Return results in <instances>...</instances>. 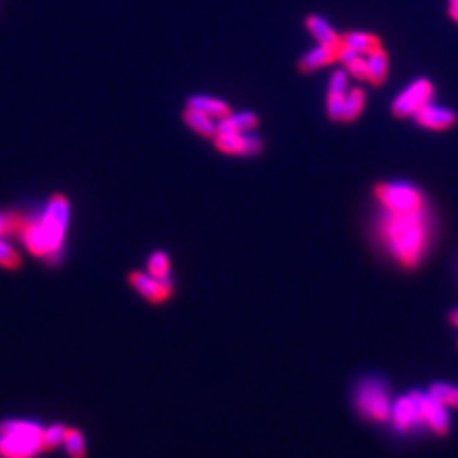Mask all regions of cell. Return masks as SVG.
I'll use <instances>...</instances> for the list:
<instances>
[{
    "label": "cell",
    "instance_id": "7c38bea8",
    "mask_svg": "<svg viewBox=\"0 0 458 458\" xmlns=\"http://www.w3.org/2000/svg\"><path fill=\"white\" fill-rule=\"evenodd\" d=\"M339 49H341V41L334 44H321L307 53H304L303 58L299 60V70L303 74H312V71L319 70V68L331 65L333 61H338L339 58Z\"/></svg>",
    "mask_w": 458,
    "mask_h": 458
},
{
    "label": "cell",
    "instance_id": "ffe728a7",
    "mask_svg": "<svg viewBox=\"0 0 458 458\" xmlns=\"http://www.w3.org/2000/svg\"><path fill=\"white\" fill-rule=\"evenodd\" d=\"M341 43L348 46L353 51L362 53V55H366V53H370L372 49H375L377 46H382L380 40L375 34L364 33V31H351V33L343 34Z\"/></svg>",
    "mask_w": 458,
    "mask_h": 458
},
{
    "label": "cell",
    "instance_id": "5b68a950",
    "mask_svg": "<svg viewBox=\"0 0 458 458\" xmlns=\"http://www.w3.org/2000/svg\"><path fill=\"white\" fill-rule=\"evenodd\" d=\"M355 404L358 411L366 418H372L375 421H385L391 418V400H389V391L379 379H365L360 382L355 394Z\"/></svg>",
    "mask_w": 458,
    "mask_h": 458
},
{
    "label": "cell",
    "instance_id": "44dd1931",
    "mask_svg": "<svg viewBox=\"0 0 458 458\" xmlns=\"http://www.w3.org/2000/svg\"><path fill=\"white\" fill-rule=\"evenodd\" d=\"M146 272L153 277L165 282H173V273H171L170 257L163 250H156L148 257Z\"/></svg>",
    "mask_w": 458,
    "mask_h": 458
},
{
    "label": "cell",
    "instance_id": "6da1fadb",
    "mask_svg": "<svg viewBox=\"0 0 458 458\" xmlns=\"http://www.w3.org/2000/svg\"><path fill=\"white\" fill-rule=\"evenodd\" d=\"M70 223V202L65 196H53L40 214L21 216L17 235L33 257L56 263L61 258Z\"/></svg>",
    "mask_w": 458,
    "mask_h": 458
},
{
    "label": "cell",
    "instance_id": "7a4b0ae2",
    "mask_svg": "<svg viewBox=\"0 0 458 458\" xmlns=\"http://www.w3.org/2000/svg\"><path fill=\"white\" fill-rule=\"evenodd\" d=\"M430 219L426 207L416 212H387L380 223V235L389 251L404 266L419 262L430 243Z\"/></svg>",
    "mask_w": 458,
    "mask_h": 458
},
{
    "label": "cell",
    "instance_id": "2e32d148",
    "mask_svg": "<svg viewBox=\"0 0 458 458\" xmlns=\"http://www.w3.org/2000/svg\"><path fill=\"white\" fill-rule=\"evenodd\" d=\"M258 126V117L255 112L244 110L238 114H228L217 121V133H250Z\"/></svg>",
    "mask_w": 458,
    "mask_h": 458
},
{
    "label": "cell",
    "instance_id": "484cf974",
    "mask_svg": "<svg viewBox=\"0 0 458 458\" xmlns=\"http://www.w3.org/2000/svg\"><path fill=\"white\" fill-rule=\"evenodd\" d=\"M67 427L68 426L60 425V423L44 427L43 441H44L46 452H55L58 446L63 445V438H65V433H67Z\"/></svg>",
    "mask_w": 458,
    "mask_h": 458
},
{
    "label": "cell",
    "instance_id": "8fae6325",
    "mask_svg": "<svg viewBox=\"0 0 458 458\" xmlns=\"http://www.w3.org/2000/svg\"><path fill=\"white\" fill-rule=\"evenodd\" d=\"M414 121L421 128L431 129V131H446L452 126H455L457 114L448 107H441L430 102L414 114Z\"/></svg>",
    "mask_w": 458,
    "mask_h": 458
},
{
    "label": "cell",
    "instance_id": "d6986e66",
    "mask_svg": "<svg viewBox=\"0 0 458 458\" xmlns=\"http://www.w3.org/2000/svg\"><path fill=\"white\" fill-rule=\"evenodd\" d=\"M339 63H343L345 70L348 71L351 76L358 80H366V56L362 53L353 51L348 46L341 43V49H339Z\"/></svg>",
    "mask_w": 458,
    "mask_h": 458
},
{
    "label": "cell",
    "instance_id": "30bf717a",
    "mask_svg": "<svg viewBox=\"0 0 458 458\" xmlns=\"http://www.w3.org/2000/svg\"><path fill=\"white\" fill-rule=\"evenodd\" d=\"M350 74L345 68L336 70L330 78L326 97V112L331 121H341L343 107H345V99L348 94Z\"/></svg>",
    "mask_w": 458,
    "mask_h": 458
},
{
    "label": "cell",
    "instance_id": "5bb4252c",
    "mask_svg": "<svg viewBox=\"0 0 458 458\" xmlns=\"http://www.w3.org/2000/svg\"><path fill=\"white\" fill-rule=\"evenodd\" d=\"M366 82L379 87L385 82L389 71V55L382 46L366 53Z\"/></svg>",
    "mask_w": 458,
    "mask_h": 458
},
{
    "label": "cell",
    "instance_id": "ba28073f",
    "mask_svg": "<svg viewBox=\"0 0 458 458\" xmlns=\"http://www.w3.org/2000/svg\"><path fill=\"white\" fill-rule=\"evenodd\" d=\"M421 392H411V394L400 397L392 407V421L399 431H407L411 427L423 425L421 418Z\"/></svg>",
    "mask_w": 458,
    "mask_h": 458
},
{
    "label": "cell",
    "instance_id": "52a82bcc",
    "mask_svg": "<svg viewBox=\"0 0 458 458\" xmlns=\"http://www.w3.org/2000/svg\"><path fill=\"white\" fill-rule=\"evenodd\" d=\"M128 284L139 297H143L151 305H162L168 303L175 294L173 282L160 280L148 272L131 270L128 273Z\"/></svg>",
    "mask_w": 458,
    "mask_h": 458
},
{
    "label": "cell",
    "instance_id": "83f0119b",
    "mask_svg": "<svg viewBox=\"0 0 458 458\" xmlns=\"http://www.w3.org/2000/svg\"><path fill=\"white\" fill-rule=\"evenodd\" d=\"M452 323L455 324V326H458V309H457V311H453V314H452Z\"/></svg>",
    "mask_w": 458,
    "mask_h": 458
},
{
    "label": "cell",
    "instance_id": "9a60e30c",
    "mask_svg": "<svg viewBox=\"0 0 458 458\" xmlns=\"http://www.w3.org/2000/svg\"><path fill=\"white\" fill-rule=\"evenodd\" d=\"M187 107L201 110V112L207 114V116H211L212 119L216 121H221L223 117H226L228 114H231V109H229L226 102L217 97H212V95L204 94L192 95V97L189 99V102H187Z\"/></svg>",
    "mask_w": 458,
    "mask_h": 458
},
{
    "label": "cell",
    "instance_id": "d4e9b609",
    "mask_svg": "<svg viewBox=\"0 0 458 458\" xmlns=\"http://www.w3.org/2000/svg\"><path fill=\"white\" fill-rule=\"evenodd\" d=\"M431 397H434L436 400H440L443 406L457 407L458 409V387L450 384H433L427 392Z\"/></svg>",
    "mask_w": 458,
    "mask_h": 458
},
{
    "label": "cell",
    "instance_id": "603a6c76",
    "mask_svg": "<svg viewBox=\"0 0 458 458\" xmlns=\"http://www.w3.org/2000/svg\"><path fill=\"white\" fill-rule=\"evenodd\" d=\"M365 101H366V95L364 89H360V87H353V89L346 94L341 121L351 122L357 119V117L362 114V110H364Z\"/></svg>",
    "mask_w": 458,
    "mask_h": 458
},
{
    "label": "cell",
    "instance_id": "3957f363",
    "mask_svg": "<svg viewBox=\"0 0 458 458\" xmlns=\"http://www.w3.org/2000/svg\"><path fill=\"white\" fill-rule=\"evenodd\" d=\"M43 431L37 423L24 419L0 421V458H36L46 453Z\"/></svg>",
    "mask_w": 458,
    "mask_h": 458
},
{
    "label": "cell",
    "instance_id": "277c9868",
    "mask_svg": "<svg viewBox=\"0 0 458 458\" xmlns=\"http://www.w3.org/2000/svg\"><path fill=\"white\" fill-rule=\"evenodd\" d=\"M375 196L387 212L406 214L425 209V198H423L421 190L411 183H379L375 187Z\"/></svg>",
    "mask_w": 458,
    "mask_h": 458
},
{
    "label": "cell",
    "instance_id": "4316f807",
    "mask_svg": "<svg viewBox=\"0 0 458 458\" xmlns=\"http://www.w3.org/2000/svg\"><path fill=\"white\" fill-rule=\"evenodd\" d=\"M21 216L14 212H0V238L17 232Z\"/></svg>",
    "mask_w": 458,
    "mask_h": 458
},
{
    "label": "cell",
    "instance_id": "4fadbf2b",
    "mask_svg": "<svg viewBox=\"0 0 458 458\" xmlns=\"http://www.w3.org/2000/svg\"><path fill=\"white\" fill-rule=\"evenodd\" d=\"M445 407L446 406H443L440 400H436L434 397H431L430 394L427 396L423 394L421 399L423 423H426V425L438 434H445L450 426L448 412H446Z\"/></svg>",
    "mask_w": 458,
    "mask_h": 458
},
{
    "label": "cell",
    "instance_id": "e0dca14e",
    "mask_svg": "<svg viewBox=\"0 0 458 458\" xmlns=\"http://www.w3.org/2000/svg\"><path fill=\"white\" fill-rule=\"evenodd\" d=\"M183 121L197 135L204 137H216L217 135V121L212 119L207 114L201 112V110L187 107L185 114H183Z\"/></svg>",
    "mask_w": 458,
    "mask_h": 458
},
{
    "label": "cell",
    "instance_id": "ac0fdd59",
    "mask_svg": "<svg viewBox=\"0 0 458 458\" xmlns=\"http://www.w3.org/2000/svg\"><path fill=\"white\" fill-rule=\"evenodd\" d=\"M305 28L311 31L314 40L321 44H334L341 41V36L333 29V26L321 15H307L305 19Z\"/></svg>",
    "mask_w": 458,
    "mask_h": 458
},
{
    "label": "cell",
    "instance_id": "cb8c5ba5",
    "mask_svg": "<svg viewBox=\"0 0 458 458\" xmlns=\"http://www.w3.org/2000/svg\"><path fill=\"white\" fill-rule=\"evenodd\" d=\"M21 266L22 255L6 238H0V269L14 272V270H19Z\"/></svg>",
    "mask_w": 458,
    "mask_h": 458
},
{
    "label": "cell",
    "instance_id": "f1b7e54d",
    "mask_svg": "<svg viewBox=\"0 0 458 458\" xmlns=\"http://www.w3.org/2000/svg\"><path fill=\"white\" fill-rule=\"evenodd\" d=\"M450 7H458V0H448Z\"/></svg>",
    "mask_w": 458,
    "mask_h": 458
},
{
    "label": "cell",
    "instance_id": "9c48e42d",
    "mask_svg": "<svg viewBox=\"0 0 458 458\" xmlns=\"http://www.w3.org/2000/svg\"><path fill=\"white\" fill-rule=\"evenodd\" d=\"M216 148L226 155H257L262 151V139L250 133H217Z\"/></svg>",
    "mask_w": 458,
    "mask_h": 458
},
{
    "label": "cell",
    "instance_id": "8992f818",
    "mask_svg": "<svg viewBox=\"0 0 458 458\" xmlns=\"http://www.w3.org/2000/svg\"><path fill=\"white\" fill-rule=\"evenodd\" d=\"M433 83L427 78H418L411 82L392 102V114L399 119L402 117H414L421 107L430 104L433 101Z\"/></svg>",
    "mask_w": 458,
    "mask_h": 458
},
{
    "label": "cell",
    "instance_id": "7402d4cb",
    "mask_svg": "<svg viewBox=\"0 0 458 458\" xmlns=\"http://www.w3.org/2000/svg\"><path fill=\"white\" fill-rule=\"evenodd\" d=\"M61 446L68 458H87V441L78 427H67Z\"/></svg>",
    "mask_w": 458,
    "mask_h": 458
}]
</instances>
